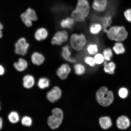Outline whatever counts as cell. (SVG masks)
<instances>
[{"label": "cell", "instance_id": "obj_1", "mask_svg": "<svg viewBox=\"0 0 131 131\" xmlns=\"http://www.w3.org/2000/svg\"><path fill=\"white\" fill-rule=\"evenodd\" d=\"M90 9L88 0H78L75 9L71 13V17L75 22H84L89 15Z\"/></svg>", "mask_w": 131, "mask_h": 131}, {"label": "cell", "instance_id": "obj_2", "mask_svg": "<svg viewBox=\"0 0 131 131\" xmlns=\"http://www.w3.org/2000/svg\"><path fill=\"white\" fill-rule=\"evenodd\" d=\"M108 38L116 42H122L127 39L128 33L123 26H114L108 29L106 33Z\"/></svg>", "mask_w": 131, "mask_h": 131}, {"label": "cell", "instance_id": "obj_3", "mask_svg": "<svg viewBox=\"0 0 131 131\" xmlns=\"http://www.w3.org/2000/svg\"><path fill=\"white\" fill-rule=\"evenodd\" d=\"M70 46L75 51L81 52L87 45V39L83 33H73L69 38Z\"/></svg>", "mask_w": 131, "mask_h": 131}, {"label": "cell", "instance_id": "obj_4", "mask_svg": "<svg viewBox=\"0 0 131 131\" xmlns=\"http://www.w3.org/2000/svg\"><path fill=\"white\" fill-rule=\"evenodd\" d=\"M96 95L98 103L105 107L110 105L114 99L113 93L105 86L100 88L96 92Z\"/></svg>", "mask_w": 131, "mask_h": 131}, {"label": "cell", "instance_id": "obj_5", "mask_svg": "<svg viewBox=\"0 0 131 131\" xmlns=\"http://www.w3.org/2000/svg\"><path fill=\"white\" fill-rule=\"evenodd\" d=\"M52 115L47 119V124L52 129H57L60 126L63 121V113L61 109L58 108L54 109L52 111Z\"/></svg>", "mask_w": 131, "mask_h": 131}, {"label": "cell", "instance_id": "obj_6", "mask_svg": "<svg viewBox=\"0 0 131 131\" xmlns=\"http://www.w3.org/2000/svg\"><path fill=\"white\" fill-rule=\"evenodd\" d=\"M20 17L26 27H29L32 26L33 21H36L38 19L36 11L31 8H28L25 12L21 15Z\"/></svg>", "mask_w": 131, "mask_h": 131}, {"label": "cell", "instance_id": "obj_7", "mask_svg": "<svg viewBox=\"0 0 131 131\" xmlns=\"http://www.w3.org/2000/svg\"><path fill=\"white\" fill-rule=\"evenodd\" d=\"M69 39L68 32L65 30L58 31L55 33L51 40L53 45L61 46L68 41Z\"/></svg>", "mask_w": 131, "mask_h": 131}, {"label": "cell", "instance_id": "obj_8", "mask_svg": "<svg viewBox=\"0 0 131 131\" xmlns=\"http://www.w3.org/2000/svg\"><path fill=\"white\" fill-rule=\"evenodd\" d=\"M29 45L24 37L19 39L15 44V52L16 54L21 55H25L27 53Z\"/></svg>", "mask_w": 131, "mask_h": 131}, {"label": "cell", "instance_id": "obj_9", "mask_svg": "<svg viewBox=\"0 0 131 131\" xmlns=\"http://www.w3.org/2000/svg\"><path fill=\"white\" fill-rule=\"evenodd\" d=\"M71 48L69 45L64 46L61 49V56L64 60L68 63L74 64L77 62V60L75 57L72 56Z\"/></svg>", "mask_w": 131, "mask_h": 131}, {"label": "cell", "instance_id": "obj_10", "mask_svg": "<svg viewBox=\"0 0 131 131\" xmlns=\"http://www.w3.org/2000/svg\"><path fill=\"white\" fill-rule=\"evenodd\" d=\"M71 71V67L68 63H63L57 69V75L60 79L65 80L68 78Z\"/></svg>", "mask_w": 131, "mask_h": 131}, {"label": "cell", "instance_id": "obj_11", "mask_svg": "<svg viewBox=\"0 0 131 131\" xmlns=\"http://www.w3.org/2000/svg\"><path fill=\"white\" fill-rule=\"evenodd\" d=\"M61 94L60 88L58 86H55L47 93V98L50 102H55L61 97Z\"/></svg>", "mask_w": 131, "mask_h": 131}, {"label": "cell", "instance_id": "obj_12", "mask_svg": "<svg viewBox=\"0 0 131 131\" xmlns=\"http://www.w3.org/2000/svg\"><path fill=\"white\" fill-rule=\"evenodd\" d=\"M130 121L129 118L125 115H122L118 118L116 121V125L121 130H126L130 127Z\"/></svg>", "mask_w": 131, "mask_h": 131}, {"label": "cell", "instance_id": "obj_13", "mask_svg": "<svg viewBox=\"0 0 131 131\" xmlns=\"http://www.w3.org/2000/svg\"><path fill=\"white\" fill-rule=\"evenodd\" d=\"M107 4V0H93L92 8L96 12H103L106 9Z\"/></svg>", "mask_w": 131, "mask_h": 131}, {"label": "cell", "instance_id": "obj_14", "mask_svg": "<svg viewBox=\"0 0 131 131\" xmlns=\"http://www.w3.org/2000/svg\"><path fill=\"white\" fill-rule=\"evenodd\" d=\"M103 30L102 25L99 22H95L90 25L89 31L90 34L94 36L99 35Z\"/></svg>", "mask_w": 131, "mask_h": 131}, {"label": "cell", "instance_id": "obj_15", "mask_svg": "<svg viewBox=\"0 0 131 131\" xmlns=\"http://www.w3.org/2000/svg\"><path fill=\"white\" fill-rule=\"evenodd\" d=\"M75 21L71 17L64 18L61 20L60 25L62 28L64 29H70L72 28Z\"/></svg>", "mask_w": 131, "mask_h": 131}, {"label": "cell", "instance_id": "obj_16", "mask_svg": "<svg viewBox=\"0 0 131 131\" xmlns=\"http://www.w3.org/2000/svg\"><path fill=\"white\" fill-rule=\"evenodd\" d=\"M48 32L47 29L43 27L38 29L34 34V37L37 40L40 41L46 39L48 36Z\"/></svg>", "mask_w": 131, "mask_h": 131}, {"label": "cell", "instance_id": "obj_17", "mask_svg": "<svg viewBox=\"0 0 131 131\" xmlns=\"http://www.w3.org/2000/svg\"><path fill=\"white\" fill-rule=\"evenodd\" d=\"M31 61L34 64L40 66L45 61V58L43 55L37 52H34L31 57Z\"/></svg>", "mask_w": 131, "mask_h": 131}, {"label": "cell", "instance_id": "obj_18", "mask_svg": "<svg viewBox=\"0 0 131 131\" xmlns=\"http://www.w3.org/2000/svg\"><path fill=\"white\" fill-rule=\"evenodd\" d=\"M99 47L97 43L91 42L87 45L86 47V51L88 55L93 56L98 53Z\"/></svg>", "mask_w": 131, "mask_h": 131}, {"label": "cell", "instance_id": "obj_19", "mask_svg": "<svg viewBox=\"0 0 131 131\" xmlns=\"http://www.w3.org/2000/svg\"><path fill=\"white\" fill-rule=\"evenodd\" d=\"M103 64V70L105 73L109 74H113L116 69V65L112 61H104Z\"/></svg>", "mask_w": 131, "mask_h": 131}, {"label": "cell", "instance_id": "obj_20", "mask_svg": "<svg viewBox=\"0 0 131 131\" xmlns=\"http://www.w3.org/2000/svg\"><path fill=\"white\" fill-rule=\"evenodd\" d=\"M74 72L75 74L78 76H82L86 73V68L85 66L82 63H76L73 66Z\"/></svg>", "mask_w": 131, "mask_h": 131}, {"label": "cell", "instance_id": "obj_21", "mask_svg": "<svg viewBox=\"0 0 131 131\" xmlns=\"http://www.w3.org/2000/svg\"><path fill=\"white\" fill-rule=\"evenodd\" d=\"M35 83V79L32 75H27L23 79V85L25 88L29 89L32 87Z\"/></svg>", "mask_w": 131, "mask_h": 131}, {"label": "cell", "instance_id": "obj_22", "mask_svg": "<svg viewBox=\"0 0 131 131\" xmlns=\"http://www.w3.org/2000/svg\"><path fill=\"white\" fill-rule=\"evenodd\" d=\"M99 123L101 127L104 130L109 128L112 125V121L110 118L107 116L100 118Z\"/></svg>", "mask_w": 131, "mask_h": 131}, {"label": "cell", "instance_id": "obj_23", "mask_svg": "<svg viewBox=\"0 0 131 131\" xmlns=\"http://www.w3.org/2000/svg\"><path fill=\"white\" fill-rule=\"evenodd\" d=\"M28 66L27 62L26 60L22 58L19 59L17 62L14 64V67L17 71L22 72L27 68Z\"/></svg>", "mask_w": 131, "mask_h": 131}, {"label": "cell", "instance_id": "obj_24", "mask_svg": "<svg viewBox=\"0 0 131 131\" xmlns=\"http://www.w3.org/2000/svg\"><path fill=\"white\" fill-rule=\"evenodd\" d=\"M101 24L103 28V31L106 33L108 27L110 26L112 22V16H104L100 19Z\"/></svg>", "mask_w": 131, "mask_h": 131}, {"label": "cell", "instance_id": "obj_25", "mask_svg": "<svg viewBox=\"0 0 131 131\" xmlns=\"http://www.w3.org/2000/svg\"><path fill=\"white\" fill-rule=\"evenodd\" d=\"M113 50L117 55L124 53L125 51L124 45L121 42H116L113 47Z\"/></svg>", "mask_w": 131, "mask_h": 131}, {"label": "cell", "instance_id": "obj_26", "mask_svg": "<svg viewBox=\"0 0 131 131\" xmlns=\"http://www.w3.org/2000/svg\"><path fill=\"white\" fill-rule=\"evenodd\" d=\"M102 54L104 57L105 61L107 62L111 61V59L113 56V50L109 47L104 49Z\"/></svg>", "mask_w": 131, "mask_h": 131}, {"label": "cell", "instance_id": "obj_27", "mask_svg": "<svg viewBox=\"0 0 131 131\" xmlns=\"http://www.w3.org/2000/svg\"><path fill=\"white\" fill-rule=\"evenodd\" d=\"M85 64L91 68H94L96 64L94 57L90 55H87L84 57L83 59Z\"/></svg>", "mask_w": 131, "mask_h": 131}, {"label": "cell", "instance_id": "obj_28", "mask_svg": "<svg viewBox=\"0 0 131 131\" xmlns=\"http://www.w3.org/2000/svg\"><path fill=\"white\" fill-rule=\"evenodd\" d=\"M50 84V81L48 78H42L39 80L37 85L39 88L42 89L48 88Z\"/></svg>", "mask_w": 131, "mask_h": 131}, {"label": "cell", "instance_id": "obj_29", "mask_svg": "<svg viewBox=\"0 0 131 131\" xmlns=\"http://www.w3.org/2000/svg\"><path fill=\"white\" fill-rule=\"evenodd\" d=\"M8 118L10 122L12 124H16L19 122V117L17 112L12 111L8 115Z\"/></svg>", "mask_w": 131, "mask_h": 131}, {"label": "cell", "instance_id": "obj_30", "mask_svg": "<svg viewBox=\"0 0 131 131\" xmlns=\"http://www.w3.org/2000/svg\"><path fill=\"white\" fill-rule=\"evenodd\" d=\"M94 57L96 65L102 64L105 61L104 57L102 53H98L94 55Z\"/></svg>", "mask_w": 131, "mask_h": 131}, {"label": "cell", "instance_id": "obj_31", "mask_svg": "<svg viewBox=\"0 0 131 131\" xmlns=\"http://www.w3.org/2000/svg\"><path fill=\"white\" fill-rule=\"evenodd\" d=\"M118 94L119 97L122 99H125L128 96V90L126 88H121L118 90Z\"/></svg>", "mask_w": 131, "mask_h": 131}, {"label": "cell", "instance_id": "obj_32", "mask_svg": "<svg viewBox=\"0 0 131 131\" xmlns=\"http://www.w3.org/2000/svg\"><path fill=\"white\" fill-rule=\"evenodd\" d=\"M22 125L27 127H30L32 125V120L31 118L28 116H24L21 119Z\"/></svg>", "mask_w": 131, "mask_h": 131}, {"label": "cell", "instance_id": "obj_33", "mask_svg": "<svg viewBox=\"0 0 131 131\" xmlns=\"http://www.w3.org/2000/svg\"><path fill=\"white\" fill-rule=\"evenodd\" d=\"M124 15L126 19L131 23V9H127L124 12Z\"/></svg>", "mask_w": 131, "mask_h": 131}, {"label": "cell", "instance_id": "obj_34", "mask_svg": "<svg viewBox=\"0 0 131 131\" xmlns=\"http://www.w3.org/2000/svg\"><path fill=\"white\" fill-rule=\"evenodd\" d=\"M5 72V69L3 66L0 65V76L4 75Z\"/></svg>", "mask_w": 131, "mask_h": 131}, {"label": "cell", "instance_id": "obj_35", "mask_svg": "<svg viewBox=\"0 0 131 131\" xmlns=\"http://www.w3.org/2000/svg\"><path fill=\"white\" fill-rule=\"evenodd\" d=\"M4 28V26L0 22V38L3 37L2 30Z\"/></svg>", "mask_w": 131, "mask_h": 131}, {"label": "cell", "instance_id": "obj_36", "mask_svg": "<svg viewBox=\"0 0 131 131\" xmlns=\"http://www.w3.org/2000/svg\"><path fill=\"white\" fill-rule=\"evenodd\" d=\"M3 122L2 119L0 117V130L2 128L3 126Z\"/></svg>", "mask_w": 131, "mask_h": 131}, {"label": "cell", "instance_id": "obj_37", "mask_svg": "<svg viewBox=\"0 0 131 131\" xmlns=\"http://www.w3.org/2000/svg\"><path fill=\"white\" fill-rule=\"evenodd\" d=\"M1 106H0V110H1Z\"/></svg>", "mask_w": 131, "mask_h": 131}]
</instances>
